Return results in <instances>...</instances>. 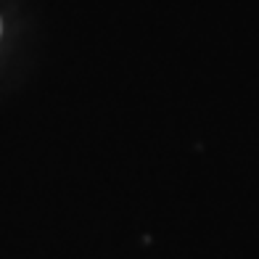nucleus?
I'll return each mask as SVG.
<instances>
[]
</instances>
